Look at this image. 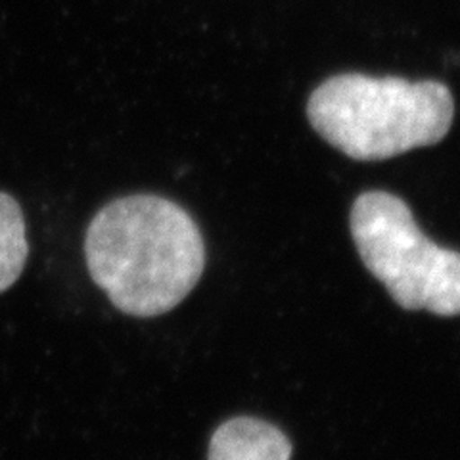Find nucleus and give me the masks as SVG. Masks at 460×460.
<instances>
[{"mask_svg": "<svg viewBox=\"0 0 460 460\" xmlns=\"http://www.w3.org/2000/svg\"><path fill=\"white\" fill-rule=\"evenodd\" d=\"M292 451V441L277 426L238 416L215 429L208 460H290Z\"/></svg>", "mask_w": 460, "mask_h": 460, "instance_id": "4", "label": "nucleus"}, {"mask_svg": "<svg viewBox=\"0 0 460 460\" xmlns=\"http://www.w3.org/2000/svg\"><path fill=\"white\" fill-rule=\"evenodd\" d=\"M91 277L121 313L150 319L175 309L206 265L199 226L175 201L135 194L110 201L86 230Z\"/></svg>", "mask_w": 460, "mask_h": 460, "instance_id": "1", "label": "nucleus"}, {"mask_svg": "<svg viewBox=\"0 0 460 460\" xmlns=\"http://www.w3.org/2000/svg\"><path fill=\"white\" fill-rule=\"evenodd\" d=\"M307 118L351 160L382 162L447 137L455 98L439 81L340 74L313 91Z\"/></svg>", "mask_w": 460, "mask_h": 460, "instance_id": "2", "label": "nucleus"}, {"mask_svg": "<svg viewBox=\"0 0 460 460\" xmlns=\"http://www.w3.org/2000/svg\"><path fill=\"white\" fill-rule=\"evenodd\" d=\"M29 257L23 211L10 194L0 192V294L16 284Z\"/></svg>", "mask_w": 460, "mask_h": 460, "instance_id": "5", "label": "nucleus"}, {"mask_svg": "<svg viewBox=\"0 0 460 460\" xmlns=\"http://www.w3.org/2000/svg\"><path fill=\"white\" fill-rule=\"evenodd\" d=\"M349 225L365 267L399 307L460 314V252L431 242L405 199L385 190L363 192L353 201Z\"/></svg>", "mask_w": 460, "mask_h": 460, "instance_id": "3", "label": "nucleus"}]
</instances>
